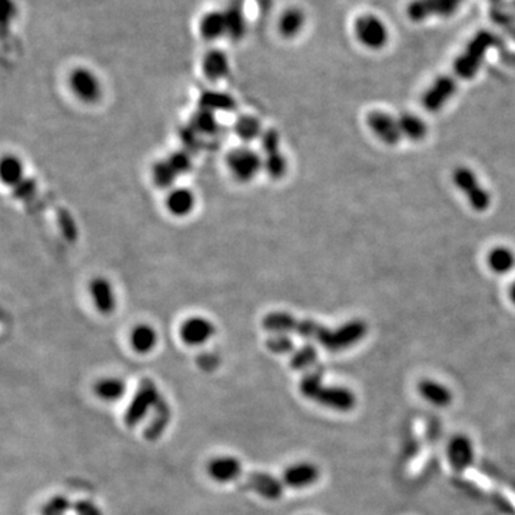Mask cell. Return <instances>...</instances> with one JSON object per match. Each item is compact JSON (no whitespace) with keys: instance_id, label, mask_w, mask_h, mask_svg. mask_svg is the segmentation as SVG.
Instances as JSON below:
<instances>
[{"instance_id":"cell-9","label":"cell","mask_w":515,"mask_h":515,"mask_svg":"<svg viewBox=\"0 0 515 515\" xmlns=\"http://www.w3.org/2000/svg\"><path fill=\"white\" fill-rule=\"evenodd\" d=\"M214 335L215 325L203 317H189L179 328L180 340L189 347L203 345Z\"/></svg>"},{"instance_id":"cell-15","label":"cell","mask_w":515,"mask_h":515,"mask_svg":"<svg viewBox=\"0 0 515 515\" xmlns=\"http://www.w3.org/2000/svg\"><path fill=\"white\" fill-rule=\"evenodd\" d=\"M416 391L422 400L437 408H447L454 401V393L451 389L434 379H421L416 385Z\"/></svg>"},{"instance_id":"cell-42","label":"cell","mask_w":515,"mask_h":515,"mask_svg":"<svg viewBox=\"0 0 515 515\" xmlns=\"http://www.w3.org/2000/svg\"><path fill=\"white\" fill-rule=\"evenodd\" d=\"M73 511L76 515H103L99 507L89 500L76 501L73 504Z\"/></svg>"},{"instance_id":"cell-14","label":"cell","mask_w":515,"mask_h":515,"mask_svg":"<svg viewBox=\"0 0 515 515\" xmlns=\"http://www.w3.org/2000/svg\"><path fill=\"white\" fill-rule=\"evenodd\" d=\"M248 486L261 497L266 500H280L284 494L282 479L274 477L269 472L263 471H254L248 475Z\"/></svg>"},{"instance_id":"cell-4","label":"cell","mask_w":515,"mask_h":515,"mask_svg":"<svg viewBox=\"0 0 515 515\" xmlns=\"http://www.w3.org/2000/svg\"><path fill=\"white\" fill-rule=\"evenodd\" d=\"M452 180L456 187L467 196L468 202L471 203L472 209L477 212L487 210L491 205V196L487 189L482 185L475 176V173L467 166H458L452 172Z\"/></svg>"},{"instance_id":"cell-30","label":"cell","mask_w":515,"mask_h":515,"mask_svg":"<svg viewBox=\"0 0 515 515\" xmlns=\"http://www.w3.org/2000/svg\"><path fill=\"white\" fill-rule=\"evenodd\" d=\"M302 26H304V15L298 9L285 10L280 19V30L285 38L296 36Z\"/></svg>"},{"instance_id":"cell-24","label":"cell","mask_w":515,"mask_h":515,"mask_svg":"<svg viewBox=\"0 0 515 515\" xmlns=\"http://www.w3.org/2000/svg\"><path fill=\"white\" fill-rule=\"evenodd\" d=\"M0 177L8 187L15 188L24 179V166L16 155H5L0 162Z\"/></svg>"},{"instance_id":"cell-29","label":"cell","mask_w":515,"mask_h":515,"mask_svg":"<svg viewBox=\"0 0 515 515\" xmlns=\"http://www.w3.org/2000/svg\"><path fill=\"white\" fill-rule=\"evenodd\" d=\"M218 119L215 112H210L208 109L201 108L196 113H194L192 119H191V128L196 132V133H202V135H212L218 131Z\"/></svg>"},{"instance_id":"cell-36","label":"cell","mask_w":515,"mask_h":515,"mask_svg":"<svg viewBox=\"0 0 515 515\" xmlns=\"http://www.w3.org/2000/svg\"><path fill=\"white\" fill-rule=\"evenodd\" d=\"M228 22V36L233 39H240L245 32V22L242 17V10L239 8H232L226 13Z\"/></svg>"},{"instance_id":"cell-31","label":"cell","mask_w":515,"mask_h":515,"mask_svg":"<svg viewBox=\"0 0 515 515\" xmlns=\"http://www.w3.org/2000/svg\"><path fill=\"white\" fill-rule=\"evenodd\" d=\"M317 361H318L317 348L311 344H307L302 348H299L298 351H295V354L291 358V367L295 371H304V370L312 368Z\"/></svg>"},{"instance_id":"cell-43","label":"cell","mask_w":515,"mask_h":515,"mask_svg":"<svg viewBox=\"0 0 515 515\" xmlns=\"http://www.w3.org/2000/svg\"><path fill=\"white\" fill-rule=\"evenodd\" d=\"M198 363H199V367H201L202 370H205V371H212V370H215V368L218 367L219 359H218V356H217L215 354H212V352H203V354H201V356L198 358Z\"/></svg>"},{"instance_id":"cell-13","label":"cell","mask_w":515,"mask_h":515,"mask_svg":"<svg viewBox=\"0 0 515 515\" xmlns=\"http://www.w3.org/2000/svg\"><path fill=\"white\" fill-rule=\"evenodd\" d=\"M456 89L457 83L451 80L449 76L438 79L422 96V106L430 112H438L456 94Z\"/></svg>"},{"instance_id":"cell-21","label":"cell","mask_w":515,"mask_h":515,"mask_svg":"<svg viewBox=\"0 0 515 515\" xmlns=\"http://www.w3.org/2000/svg\"><path fill=\"white\" fill-rule=\"evenodd\" d=\"M199 32L206 41H217L228 35V22L224 12L206 13L199 23Z\"/></svg>"},{"instance_id":"cell-18","label":"cell","mask_w":515,"mask_h":515,"mask_svg":"<svg viewBox=\"0 0 515 515\" xmlns=\"http://www.w3.org/2000/svg\"><path fill=\"white\" fill-rule=\"evenodd\" d=\"M172 412H171V407L168 404V401L161 396L159 401L157 402L155 408H154V415L150 418L149 423L146 426L143 435L147 441H157L162 437V434L165 433L168 423L171 421Z\"/></svg>"},{"instance_id":"cell-12","label":"cell","mask_w":515,"mask_h":515,"mask_svg":"<svg viewBox=\"0 0 515 515\" xmlns=\"http://www.w3.org/2000/svg\"><path fill=\"white\" fill-rule=\"evenodd\" d=\"M319 468L312 463H296L289 465L282 474V482L289 488H307L318 482Z\"/></svg>"},{"instance_id":"cell-17","label":"cell","mask_w":515,"mask_h":515,"mask_svg":"<svg viewBox=\"0 0 515 515\" xmlns=\"http://www.w3.org/2000/svg\"><path fill=\"white\" fill-rule=\"evenodd\" d=\"M208 474L217 482H232L242 474V464L235 457H218L208 464Z\"/></svg>"},{"instance_id":"cell-34","label":"cell","mask_w":515,"mask_h":515,"mask_svg":"<svg viewBox=\"0 0 515 515\" xmlns=\"http://www.w3.org/2000/svg\"><path fill=\"white\" fill-rule=\"evenodd\" d=\"M263 171L272 179H281L282 176H285V173L288 171V161L281 154V150H278V152H274V154L265 155Z\"/></svg>"},{"instance_id":"cell-19","label":"cell","mask_w":515,"mask_h":515,"mask_svg":"<svg viewBox=\"0 0 515 515\" xmlns=\"http://www.w3.org/2000/svg\"><path fill=\"white\" fill-rule=\"evenodd\" d=\"M196 203L195 195L188 188H173L166 196V209L173 217H187Z\"/></svg>"},{"instance_id":"cell-26","label":"cell","mask_w":515,"mask_h":515,"mask_svg":"<svg viewBox=\"0 0 515 515\" xmlns=\"http://www.w3.org/2000/svg\"><path fill=\"white\" fill-rule=\"evenodd\" d=\"M233 129H235L236 136L244 142H252L255 139H261L263 133L259 119H256L252 115H244V116L238 117Z\"/></svg>"},{"instance_id":"cell-16","label":"cell","mask_w":515,"mask_h":515,"mask_svg":"<svg viewBox=\"0 0 515 515\" xmlns=\"http://www.w3.org/2000/svg\"><path fill=\"white\" fill-rule=\"evenodd\" d=\"M356 34L359 41L372 49H379L386 42L385 27L375 17H362L356 23Z\"/></svg>"},{"instance_id":"cell-37","label":"cell","mask_w":515,"mask_h":515,"mask_svg":"<svg viewBox=\"0 0 515 515\" xmlns=\"http://www.w3.org/2000/svg\"><path fill=\"white\" fill-rule=\"evenodd\" d=\"M266 348L274 354H289L293 351V340L289 334H274L266 341Z\"/></svg>"},{"instance_id":"cell-40","label":"cell","mask_w":515,"mask_h":515,"mask_svg":"<svg viewBox=\"0 0 515 515\" xmlns=\"http://www.w3.org/2000/svg\"><path fill=\"white\" fill-rule=\"evenodd\" d=\"M168 161L171 162V165L173 166V169L176 171L177 175L187 173L192 166L191 157L187 152H184V150H182V152H175L173 155H171L168 158Z\"/></svg>"},{"instance_id":"cell-41","label":"cell","mask_w":515,"mask_h":515,"mask_svg":"<svg viewBox=\"0 0 515 515\" xmlns=\"http://www.w3.org/2000/svg\"><path fill=\"white\" fill-rule=\"evenodd\" d=\"M13 194L16 198L26 201L29 198H32L36 194V182H34L32 179L24 177L22 182L13 188Z\"/></svg>"},{"instance_id":"cell-20","label":"cell","mask_w":515,"mask_h":515,"mask_svg":"<svg viewBox=\"0 0 515 515\" xmlns=\"http://www.w3.org/2000/svg\"><path fill=\"white\" fill-rule=\"evenodd\" d=\"M231 69L228 56L218 49L209 50L202 60L203 75L210 80H221L228 76Z\"/></svg>"},{"instance_id":"cell-32","label":"cell","mask_w":515,"mask_h":515,"mask_svg":"<svg viewBox=\"0 0 515 515\" xmlns=\"http://www.w3.org/2000/svg\"><path fill=\"white\" fill-rule=\"evenodd\" d=\"M235 106V101L222 92H206L201 98V108L215 113L217 110H232Z\"/></svg>"},{"instance_id":"cell-11","label":"cell","mask_w":515,"mask_h":515,"mask_svg":"<svg viewBox=\"0 0 515 515\" xmlns=\"http://www.w3.org/2000/svg\"><path fill=\"white\" fill-rule=\"evenodd\" d=\"M89 295L99 314L110 315L116 310V292L105 277H96L89 282Z\"/></svg>"},{"instance_id":"cell-25","label":"cell","mask_w":515,"mask_h":515,"mask_svg":"<svg viewBox=\"0 0 515 515\" xmlns=\"http://www.w3.org/2000/svg\"><path fill=\"white\" fill-rule=\"evenodd\" d=\"M96 396L108 402L117 401L124 397L126 392V384L119 378H103L95 384Z\"/></svg>"},{"instance_id":"cell-8","label":"cell","mask_w":515,"mask_h":515,"mask_svg":"<svg viewBox=\"0 0 515 515\" xmlns=\"http://www.w3.org/2000/svg\"><path fill=\"white\" fill-rule=\"evenodd\" d=\"M488 46H490V38L487 36L478 38L467 49V52L461 57H458L456 68H454V76H449L451 80L457 83V78L467 79V78L474 76L475 72L478 71V66L484 57V53H486Z\"/></svg>"},{"instance_id":"cell-10","label":"cell","mask_w":515,"mask_h":515,"mask_svg":"<svg viewBox=\"0 0 515 515\" xmlns=\"http://www.w3.org/2000/svg\"><path fill=\"white\" fill-rule=\"evenodd\" d=\"M370 129L386 145H397L404 139L397 117L385 112H371L367 117Z\"/></svg>"},{"instance_id":"cell-6","label":"cell","mask_w":515,"mask_h":515,"mask_svg":"<svg viewBox=\"0 0 515 515\" xmlns=\"http://www.w3.org/2000/svg\"><path fill=\"white\" fill-rule=\"evenodd\" d=\"M447 458L452 470L461 474L467 471L475 460V449L472 440L465 434L454 435L447 447Z\"/></svg>"},{"instance_id":"cell-27","label":"cell","mask_w":515,"mask_h":515,"mask_svg":"<svg viewBox=\"0 0 515 515\" xmlns=\"http://www.w3.org/2000/svg\"><path fill=\"white\" fill-rule=\"evenodd\" d=\"M296 321L298 319L288 312H272L263 318L262 325L274 334H291L295 329Z\"/></svg>"},{"instance_id":"cell-35","label":"cell","mask_w":515,"mask_h":515,"mask_svg":"<svg viewBox=\"0 0 515 515\" xmlns=\"http://www.w3.org/2000/svg\"><path fill=\"white\" fill-rule=\"evenodd\" d=\"M325 384L322 382V372L321 371H311L308 372L304 378L300 379L299 382V391L302 396L308 400H312L317 397L318 391L324 386Z\"/></svg>"},{"instance_id":"cell-1","label":"cell","mask_w":515,"mask_h":515,"mask_svg":"<svg viewBox=\"0 0 515 515\" xmlns=\"http://www.w3.org/2000/svg\"><path fill=\"white\" fill-rule=\"evenodd\" d=\"M368 334V325L362 319H352L335 329L326 328L319 344L332 352L348 349L356 345Z\"/></svg>"},{"instance_id":"cell-23","label":"cell","mask_w":515,"mask_h":515,"mask_svg":"<svg viewBox=\"0 0 515 515\" xmlns=\"http://www.w3.org/2000/svg\"><path fill=\"white\" fill-rule=\"evenodd\" d=\"M397 120H398V126L401 129L402 136L412 140V142L422 140L428 133L427 124L423 122V120L421 117H418L416 115L402 113L397 117Z\"/></svg>"},{"instance_id":"cell-2","label":"cell","mask_w":515,"mask_h":515,"mask_svg":"<svg viewBox=\"0 0 515 515\" xmlns=\"http://www.w3.org/2000/svg\"><path fill=\"white\" fill-rule=\"evenodd\" d=\"M159 398H161V393L155 382L149 378L142 379L129 407L125 411V416H124L125 426L131 428L136 427L142 419H145L149 411L155 408Z\"/></svg>"},{"instance_id":"cell-38","label":"cell","mask_w":515,"mask_h":515,"mask_svg":"<svg viewBox=\"0 0 515 515\" xmlns=\"http://www.w3.org/2000/svg\"><path fill=\"white\" fill-rule=\"evenodd\" d=\"M71 508L73 505L66 497L56 495L42 507V515H65Z\"/></svg>"},{"instance_id":"cell-3","label":"cell","mask_w":515,"mask_h":515,"mask_svg":"<svg viewBox=\"0 0 515 515\" xmlns=\"http://www.w3.org/2000/svg\"><path fill=\"white\" fill-rule=\"evenodd\" d=\"M226 166L236 180L249 182L263 171V159L256 150L248 146H239L228 154Z\"/></svg>"},{"instance_id":"cell-7","label":"cell","mask_w":515,"mask_h":515,"mask_svg":"<svg viewBox=\"0 0 515 515\" xmlns=\"http://www.w3.org/2000/svg\"><path fill=\"white\" fill-rule=\"evenodd\" d=\"M314 401L322 407L340 412H348L356 407L355 393L349 388L338 385H324L318 391Z\"/></svg>"},{"instance_id":"cell-5","label":"cell","mask_w":515,"mask_h":515,"mask_svg":"<svg viewBox=\"0 0 515 515\" xmlns=\"http://www.w3.org/2000/svg\"><path fill=\"white\" fill-rule=\"evenodd\" d=\"M69 86L73 95L85 103H95L102 96V85L99 78L86 68H78L71 73Z\"/></svg>"},{"instance_id":"cell-33","label":"cell","mask_w":515,"mask_h":515,"mask_svg":"<svg viewBox=\"0 0 515 515\" xmlns=\"http://www.w3.org/2000/svg\"><path fill=\"white\" fill-rule=\"evenodd\" d=\"M177 176L179 175L176 173V171L173 169V166L171 165L168 159L157 162L152 168V177L158 188H164V189L172 188Z\"/></svg>"},{"instance_id":"cell-28","label":"cell","mask_w":515,"mask_h":515,"mask_svg":"<svg viewBox=\"0 0 515 515\" xmlns=\"http://www.w3.org/2000/svg\"><path fill=\"white\" fill-rule=\"evenodd\" d=\"M488 266L497 274H507L515 266V255L507 247H497L488 254Z\"/></svg>"},{"instance_id":"cell-39","label":"cell","mask_w":515,"mask_h":515,"mask_svg":"<svg viewBox=\"0 0 515 515\" xmlns=\"http://www.w3.org/2000/svg\"><path fill=\"white\" fill-rule=\"evenodd\" d=\"M280 142H281V139H280V135H278L277 131H274V129L263 131V133L261 136V146H262V150L265 152V155L278 152Z\"/></svg>"},{"instance_id":"cell-44","label":"cell","mask_w":515,"mask_h":515,"mask_svg":"<svg viewBox=\"0 0 515 515\" xmlns=\"http://www.w3.org/2000/svg\"><path fill=\"white\" fill-rule=\"evenodd\" d=\"M509 298H511V300L515 304V282L509 288Z\"/></svg>"},{"instance_id":"cell-22","label":"cell","mask_w":515,"mask_h":515,"mask_svg":"<svg viewBox=\"0 0 515 515\" xmlns=\"http://www.w3.org/2000/svg\"><path fill=\"white\" fill-rule=\"evenodd\" d=\"M158 344V334L152 325L139 324L131 332V345L138 354H147Z\"/></svg>"}]
</instances>
